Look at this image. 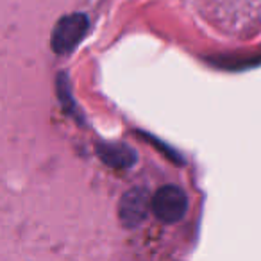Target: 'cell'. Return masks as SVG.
Instances as JSON below:
<instances>
[{"label": "cell", "mask_w": 261, "mask_h": 261, "mask_svg": "<svg viewBox=\"0 0 261 261\" xmlns=\"http://www.w3.org/2000/svg\"><path fill=\"white\" fill-rule=\"evenodd\" d=\"M88 16L83 13H73V15H66L56 23L54 31H52L50 38V47L58 56L70 54L75 50V47L81 43L88 31Z\"/></svg>", "instance_id": "1"}, {"label": "cell", "mask_w": 261, "mask_h": 261, "mask_svg": "<svg viewBox=\"0 0 261 261\" xmlns=\"http://www.w3.org/2000/svg\"><path fill=\"white\" fill-rule=\"evenodd\" d=\"M188 211V197L179 186H161L152 197V213L163 224H175Z\"/></svg>", "instance_id": "2"}, {"label": "cell", "mask_w": 261, "mask_h": 261, "mask_svg": "<svg viewBox=\"0 0 261 261\" xmlns=\"http://www.w3.org/2000/svg\"><path fill=\"white\" fill-rule=\"evenodd\" d=\"M149 210H152V199L143 188H133L123 193L118 204V218L123 227L135 229L145 222Z\"/></svg>", "instance_id": "3"}, {"label": "cell", "mask_w": 261, "mask_h": 261, "mask_svg": "<svg viewBox=\"0 0 261 261\" xmlns=\"http://www.w3.org/2000/svg\"><path fill=\"white\" fill-rule=\"evenodd\" d=\"M97 154L111 168H130L138 160L135 150L123 143H98Z\"/></svg>", "instance_id": "4"}]
</instances>
